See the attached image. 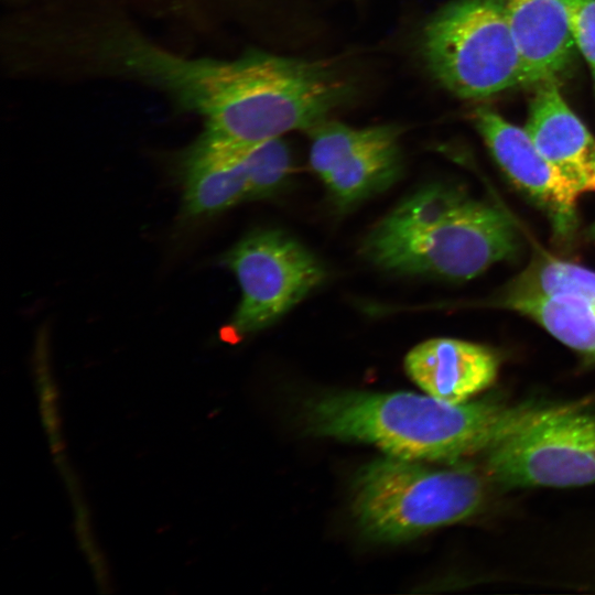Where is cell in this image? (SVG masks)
I'll list each match as a JSON object with an SVG mask.
<instances>
[{
	"instance_id": "30bf717a",
	"label": "cell",
	"mask_w": 595,
	"mask_h": 595,
	"mask_svg": "<svg viewBox=\"0 0 595 595\" xmlns=\"http://www.w3.org/2000/svg\"><path fill=\"white\" fill-rule=\"evenodd\" d=\"M404 368L425 393L463 403L495 381L499 359L486 346L442 337L413 347L405 356Z\"/></svg>"
},
{
	"instance_id": "ba28073f",
	"label": "cell",
	"mask_w": 595,
	"mask_h": 595,
	"mask_svg": "<svg viewBox=\"0 0 595 595\" xmlns=\"http://www.w3.org/2000/svg\"><path fill=\"white\" fill-rule=\"evenodd\" d=\"M310 165L340 209L390 187L402 160L394 127L351 128L322 122L312 129Z\"/></svg>"
},
{
	"instance_id": "5b68a950",
	"label": "cell",
	"mask_w": 595,
	"mask_h": 595,
	"mask_svg": "<svg viewBox=\"0 0 595 595\" xmlns=\"http://www.w3.org/2000/svg\"><path fill=\"white\" fill-rule=\"evenodd\" d=\"M437 80L462 98L480 99L523 85V66L500 0H457L423 34Z\"/></svg>"
},
{
	"instance_id": "9a60e30c",
	"label": "cell",
	"mask_w": 595,
	"mask_h": 595,
	"mask_svg": "<svg viewBox=\"0 0 595 595\" xmlns=\"http://www.w3.org/2000/svg\"><path fill=\"white\" fill-rule=\"evenodd\" d=\"M565 295L595 303V272L549 256L538 257L502 298Z\"/></svg>"
},
{
	"instance_id": "5bb4252c",
	"label": "cell",
	"mask_w": 595,
	"mask_h": 595,
	"mask_svg": "<svg viewBox=\"0 0 595 595\" xmlns=\"http://www.w3.org/2000/svg\"><path fill=\"white\" fill-rule=\"evenodd\" d=\"M498 304L528 316L559 342L595 361V303L553 295L502 298Z\"/></svg>"
},
{
	"instance_id": "277c9868",
	"label": "cell",
	"mask_w": 595,
	"mask_h": 595,
	"mask_svg": "<svg viewBox=\"0 0 595 595\" xmlns=\"http://www.w3.org/2000/svg\"><path fill=\"white\" fill-rule=\"evenodd\" d=\"M485 494L469 466L437 468L390 455L358 473L353 511L369 538L398 542L470 517Z\"/></svg>"
},
{
	"instance_id": "52a82bcc",
	"label": "cell",
	"mask_w": 595,
	"mask_h": 595,
	"mask_svg": "<svg viewBox=\"0 0 595 595\" xmlns=\"http://www.w3.org/2000/svg\"><path fill=\"white\" fill-rule=\"evenodd\" d=\"M241 291L231 320L237 335L261 331L301 302L325 277L315 256L291 236L257 230L225 257Z\"/></svg>"
},
{
	"instance_id": "ffe728a7",
	"label": "cell",
	"mask_w": 595,
	"mask_h": 595,
	"mask_svg": "<svg viewBox=\"0 0 595 595\" xmlns=\"http://www.w3.org/2000/svg\"><path fill=\"white\" fill-rule=\"evenodd\" d=\"M595 156V155H594Z\"/></svg>"
},
{
	"instance_id": "8fae6325",
	"label": "cell",
	"mask_w": 595,
	"mask_h": 595,
	"mask_svg": "<svg viewBox=\"0 0 595 595\" xmlns=\"http://www.w3.org/2000/svg\"><path fill=\"white\" fill-rule=\"evenodd\" d=\"M523 66V85L554 80L575 46L566 0H500Z\"/></svg>"
},
{
	"instance_id": "e0dca14e",
	"label": "cell",
	"mask_w": 595,
	"mask_h": 595,
	"mask_svg": "<svg viewBox=\"0 0 595 595\" xmlns=\"http://www.w3.org/2000/svg\"><path fill=\"white\" fill-rule=\"evenodd\" d=\"M45 357V349L39 347V353L36 354V391L41 404L42 420L44 421L43 426L50 439V443L53 445L54 452H56V448L61 447L62 442L57 390L47 369Z\"/></svg>"
},
{
	"instance_id": "d6986e66",
	"label": "cell",
	"mask_w": 595,
	"mask_h": 595,
	"mask_svg": "<svg viewBox=\"0 0 595 595\" xmlns=\"http://www.w3.org/2000/svg\"><path fill=\"white\" fill-rule=\"evenodd\" d=\"M587 190L595 191V156L592 163V171H591V176L588 180Z\"/></svg>"
},
{
	"instance_id": "2e32d148",
	"label": "cell",
	"mask_w": 595,
	"mask_h": 595,
	"mask_svg": "<svg viewBox=\"0 0 595 595\" xmlns=\"http://www.w3.org/2000/svg\"><path fill=\"white\" fill-rule=\"evenodd\" d=\"M249 175L250 198H266L282 188L291 172V154L285 143L273 139L244 144Z\"/></svg>"
},
{
	"instance_id": "7c38bea8",
	"label": "cell",
	"mask_w": 595,
	"mask_h": 595,
	"mask_svg": "<svg viewBox=\"0 0 595 595\" xmlns=\"http://www.w3.org/2000/svg\"><path fill=\"white\" fill-rule=\"evenodd\" d=\"M524 130L538 151L581 191L587 190L595 142L554 80L538 85Z\"/></svg>"
},
{
	"instance_id": "8992f818",
	"label": "cell",
	"mask_w": 595,
	"mask_h": 595,
	"mask_svg": "<svg viewBox=\"0 0 595 595\" xmlns=\"http://www.w3.org/2000/svg\"><path fill=\"white\" fill-rule=\"evenodd\" d=\"M485 470L507 488L595 483V411L538 407L485 452Z\"/></svg>"
},
{
	"instance_id": "ac0fdd59",
	"label": "cell",
	"mask_w": 595,
	"mask_h": 595,
	"mask_svg": "<svg viewBox=\"0 0 595 595\" xmlns=\"http://www.w3.org/2000/svg\"><path fill=\"white\" fill-rule=\"evenodd\" d=\"M571 33L584 56L595 87V0H566Z\"/></svg>"
},
{
	"instance_id": "3957f363",
	"label": "cell",
	"mask_w": 595,
	"mask_h": 595,
	"mask_svg": "<svg viewBox=\"0 0 595 595\" xmlns=\"http://www.w3.org/2000/svg\"><path fill=\"white\" fill-rule=\"evenodd\" d=\"M518 248L499 208L446 184L418 190L370 230L363 252L389 272L469 280Z\"/></svg>"
},
{
	"instance_id": "4fadbf2b",
	"label": "cell",
	"mask_w": 595,
	"mask_h": 595,
	"mask_svg": "<svg viewBox=\"0 0 595 595\" xmlns=\"http://www.w3.org/2000/svg\"><path fill=\"white\" fill-rule=\"evenodd\" d=\"M183 185L192 217L212 216L250 198L244 144L205 133L185 159Z\"/></svg>"
},
{
	"instance_id": "7a4b0ae2",
	"label": "cell",
	"mask_w": 595,
	"mask_h": 595,
	"mask_svg": "<svg viewBox=\"0 0 595 595\" xmlns=\"http://www.w3.org/2000/svg\"><path fill=\"white\" fill-rule=\"evenodd\" d=\"M539 405L494 399L450 403L412 392H337L305 409L318 436L375 445L412 461H455L484 453Z\"/></svg>"
},
{
	"instance_id": "6da1fadb",
	"label": "cell",
	"mask_w": 595,
	"mask_h": 595,
	"mask_svg": "<svg viewBox=\"0 0 595 595\" xmlns=\"http://www.w3.org/2000/svg\"><path fill=\"white\" fill-rule=\"evenodd\" d=\"M122 64L199 112L208 134L253 144L324 122L346 82L317 63L268 54L235 61L187 60L138 40L113 46Z\"/></svg>"
},
{
	"instance_id": "9c48e42d",
	"label": "cell",
	"mask_w": 595,
	"mask_h": 595,
	"mask_svg": "<svg viewBox=\"0 0 595 595\" xmlns=\"http://www.w3.org/2000/svg\"><path fill=\"white\" fill-rule=\"evenodd\" d=\"M475 119L508 178L547 212L558 232H569L574 226L581 188L538 151L524 128L488 109L478 110Z\"/></svg>"
}]
</instances>
